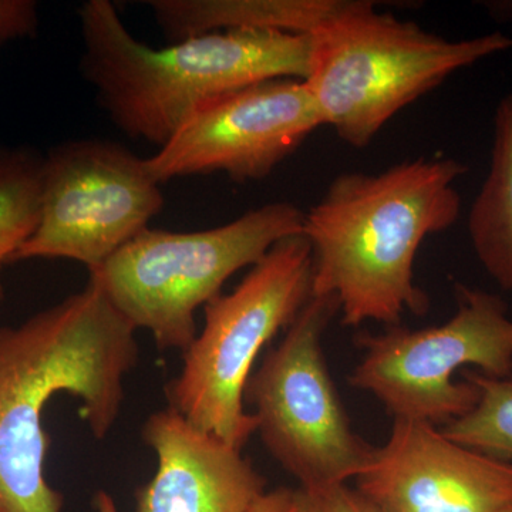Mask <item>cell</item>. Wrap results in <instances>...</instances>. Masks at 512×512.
Wrapping results in <instances>:
<instances>
[{
    "instance_id": "cell-7",
    "label": "cell",
    "mask_w": 512,
    "mask_h": 512,
    "mask_svg": "<svg viewBox=\"0 0 512 512\" xmlns=\"http://www.w3.org/2000/svg\"><path fill=\"white\" fill-rule=\"evenodd\" d=\"M457 311L423 329L389 326L363 333L362 359L349 376L355 389L373 394L393 419L444 427L476 406L478 390L454 375L467 366L485 376L512 377V319L501 296L457 285Z\"/></svg>"
},
{
    "instance_id": "cell-11",
    "label": "cell",
    "mask_w": 512,
    "mask_h": 512,
    "mask_svg": "<svg viewBox=\"0 0 512 512\" xmlns=\"http://www.w3.org/2000/svg\"><path fill=\"white\" fill-rule=\"evenodd\" d=\"M356 488L384 512H512V464L394 419Z\"/></svg>"
},
{
    "instance_id": "cell-10",
    "label": "cell",
    "mask_w": 512,
    "mask_h": 512,
    "mask_svg": "<svg viewBox=\"0 0 512 512\" xmlns=\"http://www.w3.org/2000/svg\"><path fill=\"white\" fill-rule=\"evenodd\" d=\"M319 127L302 80H268L201 101L146 164L160 184L214 173L237 183L264 180Z\"/></svg>"
},
{
    "instance_id": "cell-5",
    "label": "cell",
    "mask_w": 512,
    "mask_h": 512,
    "mask_svg": "<svg viewBox=\"0 0 512 512\" xmlns=\"http://www.w3.org/2000/svg\"><path fill=\"white\" fill-rule=\"evenodd\" d=\"M303 220L305 211L279 201L207 231L147 228L90 272L89 282L134 329L148 330L158 349L184 353L198 335V309L239 269L302 235Z\"/></svg>"
},
{
    "instance_id": "cell-2",
    "label": "cell",
    "mask_w": 512,
    "mask_h": 512,
    "mask_svg": "<svg viewBox=\"0 0 512 512\" xmlns=\"http://www.w3.org/2000/svg\"><path fill=\"white\" fill-rule=\"evenodd\" d=\"M466 173L453 158H417L382 173L338 175L303 220L313 296H335L352 328L423 316L430 299L414 281V261L426 238L460 218L456 181Z\"/></svg>"
},
{
    "instance_id": "cell-3",
    "label": "cell",
    "mask_w": 512,
    "mask_h": 512,
    "mask_svg": "<svg viewBox=\"0 0 512 512\" xmlns=\"http://www.w3.org/2000/svg\"><path fill=\"white\" fill-rule=\"evenodd\" d=\"M82 70L101 107L131 138L164 147L201 101L251 84L305 80L311 37L224 30L153 49L131 36L109 0L79 10Z\"/></svg>"
},
{
    "instance_id": "cell-21",
    "label": "cell",
    "mask_w": 512,
    "mask_h": 512,
    "mask_svg": "<svg viewBox=\"0 0 512 512\" xmlns=\"http://www.w3.org/2000/svg\"><path fill=\"white\" fill-rule=\"evenodd\" d=\"M3 295V288H2V282H0V299H2Z\"/></svg>"
},
{
    "instance_id": "cell-4",
    "label": "cell",
    "mask_w": 512,
    "mask_h": 512,
    "mask_svg": "<svg viewBox=\"0 0 512 512\" xmlns=\"http://www.w3.org/2000/svg\"><path fill=\"white\" fill-rule=\"evenodd\" d=\"M309 37L303 83L322 126L355 148L369 146L396 114L451 74L512 49V37L503 33L450 40L379 12L367 0H348Z\"/></svg>"
},
{
    "instance_id": "cell-6",
    "label": "cell",
    "mask_w": 512,
    "mask_h": 512,
    "mask_svg": "<svg viewBox=\"0 0 512 512\" xmlns=\"http://www.w3.org/2000/svg\"><path fill=\"white\" fill-rule=\"evenodd\" d=\"M313 258L303 235L282 239L251 266L237 288L205 308L204 329L165 386L168 407L229 446L256 433L244 392L261 350L288 329L313 296Z\"/></svg>"
},
{
    "instance_id": "cell-14",
    "label": "cell",
    "mask_w": 512,
    "mask_h": 512,
    "mask_svg": "<svg viewBox=\"0 0 512 512\" xmlns=\"http://www.w3.org/2000/svg\"><path fill=\"white\" fill-rule=\"evenodd\" d=\"M468 234L485 271L512 292V92L495 111L490 170L471 205Z\"/></svg>"
},
{
    "instance_id": "cell-18",
    "label": "cell",
    "mask_w": 512,
    "mask_h": 512,
    "mask_svg": "<svg viewBox=\"0 0 512 512\" xmlns=\"http://www.w3.org/2000/svg\"><path fill=\"white\" fill-rule=\"evenodd\" d=\"M39 25L32 0H0V47L35 35Z\"/></svg>"
},
{
    "instance_id": "cell-20",
    "label": "cell",
    "mask_w": 512,
    "mask_h": 512,
    "mask_svg": "<svg viewBox=\"0 0 512 512\" xmlns=\"http://www.w3.org/2000/svg\"><path fill=\"white\" fill-rule=\"evenodd\" d=\"M94 510L96 512H119L116 501L107 491L100 490L94 495Z\"/></svg>"
},
{
    "instance_id": "cell-19",
    "label": "cell",
    "mask_w": 512,
    "mask_h": 512,
    "mask_svg": "<svg viewBox=\"0 0 512 512\" xmlns=\"http://www.w3.org/2000/svg\"><path fill=\"white\" fill-rule=\"evenodd\" d=\"M248 512H301V508L296 500L295 490L278 487L266 491Z\"/></svg>"
},
{
    "instance_id": "cell-13",
    "label": "cell",
    "mask_w": 512,
    "mask_h": 512,
    "mask_svg": "<svg viewBox=\"0 0 512 512\" xmlns=\"http://www.w3.org/2000/svg\"><path fill=\"white\" fill-rule=\"evenodd\" d=\"M148 5L165 35L178 42L224 30L309 36L348 0H154Z\"/></svg>"
},
{
    "instance_id": "cell-8",
    "label": "cell",
    "mask_w": 512,
    "mask_h": 512,
    "mask_svg": "<svg viewBox=\"0 0 512 512\" xmlns=\"http://www.w3.org/2000/svg\"><path fill=\"white\" fill-rule=\"evenodd\" d=\"M336 313L335 296H312L245 386L256 433L303 488L356 480L377 448L350 426L326 365L323 333Z\"/></svg>"
},
{
    "instance_id": "cell-17",
    "label": "cell",
    "mask_w": 512,
    "mask_h": 512,
    "mask_svg": "<svg viewBox=\"0 0 512 512\" xmlns=\"http://www.w3.org/2000/svg\"><path fill=\"white\" fill-rule=\"evenodd\" d=\"M301 512H384L348 483L295 490Z\"/></svg>"
},
{
    "instance_id": "cell-16",
    "label": "cell",
    "mask_w": 512,
    "mask_h": 512,
    "mask_svg": "<svg viewBox=\"0 0 512 512\" xmlns=\"http://www.w3.org/2000/svg\"><path fill=\"white\" fill-rule=\"evenodd\" d=\"M477 387L476 406L441 433L461 446L512 464V377L485 376L477 370L461 372Z\"/></svg>"
},
{
    "instance_id": "cell-9",
    "label": "cell",
    "mask_w": 512,
    "mask_h": 512,
    "mask_svg": "<svg viewBox=\"0 0 512 512\" xmlns=\"http://www.w3.org/2000/svg\"><path fill=\"white\" fill-rule=\"evenodd\" d=\"M163 205L146 160L113 141H67L45 156L39 224L13 261L72 259L96 271Z\"/></svg>"
},
{
    "instance_id": "cell-12",
    "label": "cell",
    "mask_w": 512,
    "mask_h": 512,
    "mask_svg": "<svg viewBox=\"0 0 512 512\" xmlns=\"http://www.w3.org/2000/svg\"><path fill=\"white\" fill-rule=\"evenodd\" d=\"M157 470L136 491V512H248L266 493L265 477L214 434L167 407L144 423Z\"/></svg>"
},
{
    "instance_id": "cell-15",
    "label": "cell",
    "mask_w": 512,
    "mask_h": 512,
    "mask_svg": "<svg viewBox=\"0 0 512 512\" xmlns=\"http://www.w3.org/2000/svg\"><path fill=\"white\" fill-rule=\"evenodd\" d=\"M43 161L32 148L0 144V266L13 261L39 224Z\"/></svg>"
},
{
    "instance_id": "cell-1",
    "label": "cell",
    "mask_w": 512,
    "mask_h": 512,
    "mask_svg": "<svg viewBox=\"0 0 512 512\" xmlns=\"http://www.w3.org/2000/svg\"><path fill=\"white\" fill-rule=\"evenodd\" d=\"M138 352L136 329L90 282L19 326L0 328V512L63 511V494L46 478L47 404L59 394L82 400L80 417L106 439Z\"/></svg>"
}]
</instances>
